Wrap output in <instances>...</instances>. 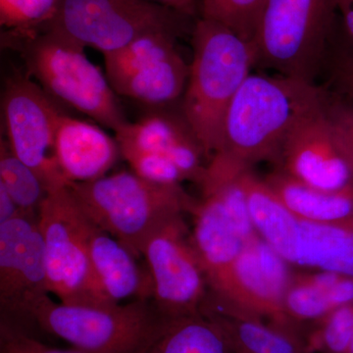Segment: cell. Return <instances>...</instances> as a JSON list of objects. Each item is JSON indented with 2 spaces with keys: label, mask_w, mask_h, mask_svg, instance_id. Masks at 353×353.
<instances>
[{
  "label": "cell",
  "mask_w": 353,
  "mask_h": 353,
  "mask_svg": "<svg viewBox=\"0 0 353 353\" xmlns=\"http://www.w3.org/2000/svg\"><path fill=\"white\" fill-rule=\"evenodd\" d=\"M7 143L20 160L38 174L48 190L67 185L55 157V137L63 113L30 77L15 73L2 94Z\"/></svg>",
  "instance_id": "obj_11"
},
{
  "label": "cell",
  "mask_w": 353,
  "mask_h": 353,
  "mask_svg": "<svg viewBox=\"0 0 353 353\" xmlns=\"http://www.w3.org/2000/svg\"><path fill=\"white\" fill-rule=\"evenodd\" d=\"M266 0H201V18L225 26L245 41H254Z\"/></svg>",
  "instance_id": "obj_25"
},
{
  "label": "cell",
  "mask_w": 353,
  "mask_h": 353,
  "mask_svg": "<svg viewBox=\"0 0 353 353\" xmlns=\"http://www.w3.org/2000/svg\"><path fill=\"white\" fill-rule=\"evenodd\" d=\"M115 139L119 148L165 155L185 181L201 185L208 160L183 116L153 114L136 123L128 122L115 132Z\"/></svg>",
  "instance_id": "obj_15"
},
{
  "label": "cell",
  "mask_w": 353,
  "mask_h": 353,
  "mask_svg": "<svg viewBox=\"0 0 353 353\" xmlns=\"http://www.w3.org/2000/svg\"><path fill=\"white\" fill-rule=\"evenodd\" d=\"M20 214H23V212L12 197L7 194L3 188L0 187V223L6 222Z\"/></svg>",
  "instance_id": "obj_32"
},
{
  "label": "cell",
  "mask_w": 353,
  "mask_h": 353,
  "mask_svg": "<svg viewBox=\"0 0 353 353\" xmlns=\"http://www.w3.org/2000/svg\"><path fill=\"white\" fill-rule=\"evenodd\" d=\"M7 36L9 46L22 54L30 75L50 97L114 132L127 124L106 75L88 59L85 48L48 30L8 31Z\"/></svg>",
  "instance_id": "obj_5"
},
{
  "label": "cell",
  "mask_w": 353,
  "mask_h": 353,
  "mask_svg": "<svg viewBox=\"0 0 353 353\" xmlns=\"http://www.w3.org/2000/svg\"><path fill=\"white\" fill-rule=\"evenodd\" d=\"M119 148L121 157L129 163L132 171L150 182L176 185L185 181L176 165L163 154L131 148Z\"/></svg>",
  "instance_id": "obj_28"
},
{
  "label": "cell",
  "mask_w": 353,
  "mask_h": 353,
  "mask_svg": "<svg viewBox=\"0 0 353 353\" xmlns=\"http://www.w3.org/2000/svg\"><path fill=\"white\" fill-rule=\"evenodd\" d=\"M59 0H0V24L15 32L39 31L55 12Z\"/></svg>",
  "instance_id": "obj_27"
},
{
  "label": "cell",
  "mask_w": 353,
  "mask_h": 353,
  "mask_svg": "<svg viewBox=\"0 0 353 353\" xmlns=\"http://www.w3.org/2000/svg\"><path fill=\"white\" fill-rule=\"evenodd\" d=\"M353 304V278L328 271L292 274L283 312L290 329L304 338L306 329L332 311Z\"/></svg>",
  "instance_id": "obj_20"
},
{
  "label": "cell",
  "mask_w": 353,
  "mask_h": 353,
  "mask_svg": "<svg viewBox=\"0 0 353 353\" xmlns=\"http://www.w3.org/2000/svg\"><path fill=\"white\" fill-rule=\"evenodd\" d=\"M338 14V0H266L253 44L256 64L314 83Z\"/></svg>",
  "instance_id": "obj_6"
},
{
  "label": "cell",
  "mask_w": 353,
  "mask_h": 353,
  "mask_svg": "<svg viewBox=\"0 0 353 353\" xmlns=\"http://www.w3.org/2000/svg\"><path fill=\"white\" fill-rule=\"evenodd\" d=\"M1 313L92 353H143L164 321L152 301L88 305L57 303L50 294H27Z\"/></svg>",
  "instance_id": "obj_2"
},
{
  "label": "cell",
  "mask_w": 353,
  "mask_h": 353,
  "mask_svg": "<svg viewBox=\"0 0 353 353\" xmlns=\"http://www.w3.org/2000/svg\"><path fill=\"white\" fill-rule=\"evenodd\" d=\"M143 353H234L224 332L208 316L165 319Z\"/></svg>",
  "instance_id": "obj_23"
},
{
  "label": "cell",
  "mask_w": 353,
  "mask_h": 353,
  "mask_svg": "<svg viewBox=\"0 0 353 353\" xmlns=\"http://www.w3.org/2000/svg\"><path fill=\"white\" fill-rule=\"evenodd\" d=\"M39 217L20 214L0 223V305L27 294H48L46 248Z\"/></svg>",
  "instance_id": "obj_14"
},
{
  "label": "cell",
  "mask_w": 353,
  "mask_h": 353,
  "mask_svg": "<svg viewBox=\"0 0 353 353\" xmlns=\"http://www.w3.org/2000/svg\"><path fill=\"white\" fill-rule=\"evenodd\" d=\"M288 265L260 236H255L243 246L223 289L218 294L209 292L289 329L283 312L285 290L292 276Z\"/></svg>",
  "instance_id": "obj_13"
},
{
  "label": "cell",
  "mask_w": 353,
  "mask_h": 353,
  "mask_svg": "<svg viewBox=\"0 0 353 353\" xmlns=\"http://www.w3.org/2000/svg\"><path fill=\"white\" fill-rule=\"evenodd\" d=\"M157 3L179 11V12L192 15L194 9V0H152Z\"/></svg>",
  "instance_id": "obj_34"
},
{
  "label": "cell",
  "mask_w": 353,
  "mask_h": 353,
  "mask_svg": "<svg viewBox=\"0 0 353 353\" xmlns=\"http://www.w3.org/2000/svg\"><path fill=\"white\" fill-rule=\"evenodd\" d=\"M48 294L69 304L113 305L102 292L90 252V220L68 185L50 190L39 211Z\"/></svg>",
  "instance_id": "obj_8"
},
{
  "label": "cell",
  "mask_w": 353,
  "mask_h": 353,
  "mask_svg": "<svg viewBox=\"0 0 353 353\" xmlns=\"http://www.w3.org/2000/svg\"><path fill=\"white\" fill-rule=\"evenodd\" d=\"M120 155L116 139L101 127L62 115L55 137V157L67 185L106 176Z\"/></svg>",
  "instance_id": "obj_17"
},
{
  "label": "cell",
  "mask_w": 353,
  "mask_h": 353,
  "mask_svg": "<svg viewBox=\"0 0 353 353\" xmlns=\"http://www.w3.org/2000/svg\"><path fill=\"white\" fill-rule=\"evenodd\" d=\"M70 190L85 214L137 257L150 236L167 221L192 214L196 199L181 185L150 182L121 171L88 183H71Z\"/></svg>",
  "instance_id": "obj_4"
},
{
  "label": "cell",
  "mask_w": 353,
  "mask_h": 353,
  "mask_svg": "<svg viewBox=\"0 0 353 353\" xmlns=\"http://www.w3.org/2000/svg\"><path fill=\"white\" fill-rule=\"evenodd\" d=\"M338 13H340L345 34L353 43V0H338Z\"/></svg>",
  "instance_id": "obj_33"
},
{
  "label": "cell",
  "mask_w": 353,
  "mask_h": 353,
  "mask_svg": "<svg viewBox=\"0 0 353 353\" xmlns=\"http://www.w3.org/2000/svg\"><path fill=\"white\" fill-rule=\"evenodd\" d=\"M348 58V59L350 60V61L352 62L353 63V52H352V55H350V57H347Z\"/></svg>",
  "instance_id": "obj_36"
},
{
  "label": "cell",
  "mask_w": 353,
  "mask_h": 353,
  "mask_svg": "<svg viewBox=\"0 0 353 353\" xmlns=\"http://www.w3.org/2000/svg\"><path fill=\"white\" fill-rule=\"evenodd\" d=\"M325 108L353 176V101L338 92L326 90Z\"/></svg>",
  "instance_id": "obj_29"
},
{
  "label": "cell",
  "mask_w": 353,
  "mask_h": 353,
  "mask_svg": "<svg viewBox=\"0 0 353 353\" xmlns=\"http://www.w3.org/2000/svg\"><path fill=\"white\" fill-rule=\"evenodd\" d=\"M292 265L353 278V219L322 224L299 218Z\"/></svg>",
  "instance_id": "obj_21"
},
{
  "label": "cell",
  "mask_w": 353,
  "mask_h": 353,
  "mask_svg": "<svg viewBox=\"0 0 353 353\" xmlns=\"http://www.w3.org/2000/svg\"><path fill=\"white\" fill-rule=\"evenodd\" d=\"M325 94L294 123L274 165L309 187L336 190L353 183V176L325 108Z\"/></svg>",
  "instance_id": "obj_12"
},
{
  "label": "cell",
  "mask_w": 353,
  "mask_h": 353,
  "mask_svg": "<svg viewBox=\"0 0 353 353\" xmlns=\"http://www.w3.org/2000/svg\"><path fill=\"white\" fill-rule=\"evenodd\" d=\"M183 215L167 221L141 250L152 275L153 305L165 319L201 313L209 294L205 271Z\"/></svg>",
  "instance_id": "obj_9"
},
{
  "label": "cell",
  "mask_w": 353,
  "mask_h": 353,
  "mask_svg": "<svg viewBox=\"0 0 353 353\" xmlns=\"http://www.w3.org/2000/svg\"><path fill=\"white\" fill-rule=\"evenodd\" d=\"M192 240L208 278L209 292L218 294L226 284L245 241L217 194L202 192L192 212Z\"/></svg>",
  "instance_id": "obj_16"
},
{
  "label": "cell",
  "mask_w": 353,
  "mask_h": 353,
  "mask_svg": "<svg viewBox=\"0 0 353 353\" xmlns=\"http://www.w3.org/2000/svg\"><path fill=\"white\" fill-rule=\"evenodd\" d=\"M0 187L23 213L39 217L50 190L31 167L16 157L6 139L0 143Z\"/></svg>",
  "instance_id": "obj_24"
},
{
  "label": "cell",
  "mask_w": 353,
  "mask_h": 353,
  "mask_svg": "<svg viewBox=\"0 0 353 353\" xmlns=\"http://www.w3.org/2000/svg\"><path fill=\"white\" fill-rule=\"evenodd\" d=\"M187 16L152 0H59L52 19L41 30L104 55L152 32L180 36Z\"/></svg>",
  "instance_id": "obj_7"
},
{
  "label": "cell",
  "mask_w": 353,
  "mask_h": 353,
  "mask_svg": "<svg viewBox=\"0 0 353 353\" xmlns=\"http://www.w3.org/2000/svg\"><path fill=\"white\" fill-rule=\"evenodd\" d=\"M352 336L353 304H350L309 325L304 345L307 353H347Z\"/></svg>",
  "instance_id": "obj_26"
},
{
  "label": "cell",
  "mask_w": 353,
  "mask_h": 353,
  "mask_svg": "<svg viewBox=\"0 0 353 353\" xmlns=\"http://www.w3.org/2000/svg\"><path fill=\"white\" fill-rule=\"evenodd\" d=\"M88 252L102 292L113 304L124 301H152L153 283L148 267L139 264L137 257L90 220Z\"/></svg>",
  "instance_id": "obj_18"
},
{
  "label": "cell",
  "mask_w": 353,
  "mask_h": 353,
  "mask_svg": "<svg viewBox=\"0 0 353 353\" xmlns=\"http://www.w3.org/2000/svg\"><path fill=\"white\" fill-rule=\"evenodd\" d=\"M201 313L224 332L234 353H307L299 334L210 292Z\"/></svg>",
  "instance_id": "obj_19"
},
{
  "label": "cell",
  "mask_w": 353,
  "mask_h": 353,
  "mask_svg": "<svg viewBox=\"0 0 353 353\" xmlns=\"http://www.w3.org/2000/svg\"><path fill=\"white\" fill-rule=\"evenodd\" d=\"M333 83L339 94L353 101V63L347 57L341 58L334 67Z\"/></svg>",
  "instance_id": "obj_31"
},
{
  "label": "cell",
  "mask_w": 353,
  "mask_h": 353,
  "mask_svg": "<svg viewBox=\"0 0 353 353\" xmlns=\"http://www.w3.org/2000/svg\"><path fill=\"white\" fill-rule=\"evenodd\" d=\"M347 353H353V336L352 339V341H350V347H348Z\"/></svg>",
  "instance_id": "obj_35"
},
{
  "label": "cell",
  "mask_w": 353,
  "mask_h": 353,
  "mask_svg": "<svg viewBox=\"0 0 353 353\" xmlns=\"http://www.w3.org/2000/svg\"><path fill=\"white\" fill-rule=\"evenodd\" d=\"M324 92L301 79L248 76L228 108L201 185L238 176L259 162L275 164L294 123Z\"/></svg>",
  "instance_id": "obj_1"
},
{
  "label": "cell",
  "mask_w": 353,
  "mask_h": 353,
  "mask_svg": "<svg viewBox=\"0 0 353 353\" xmlns=\"http://www.w3.org/2000/svg\"><path fill=\"white\" fill-rule=\"evenodd\" d=\"M263 180L285 208L301 219L322 224L353 219V183L340 190H318L277 169Z\"/></svg>",
  "instance_id": "obj_22"
},
{
  "label": "cell",
  "mask_w": 353,
  "mask_h": 353,
  "mask_svg": "<svg viewBox=\"0 0 353 353\" xmlns=\"http://www.w3.org/2000/svg\"><path fill=\"white\" fill-rule=\"evenodd\" d=\"M0 353H92L73 347L58 350L48 347L30 336L27 332L11 323L1 320L0 326Z\"/></svg>",
  "instance_id": "obj_30"
},
{
  "label": "cell",
  "mask_w": 353,
  "mask_h": 353,
  "mask_svg": "<svg viewBox=\"0 0 353 353\" xmlns=\"http://www.w3.org/2000/svg\"><path fill=\"white\" fill-rule=\"evenodd\" d=\"M192 50L183 116L209 162L219 146L228 108L256 64V50L252 41L203 18L192 29Z\"/></svg>",
  "instance_id": "obj_3"
},
{
  "label": "cell",
  "mask_w": 353,
  "mask_h": 353,
  "mask_svg": "<svg viewBox=\"0 0 353 353\" xmlns=\"http://www.w3.org/2000/svg\"><path fill=\"white\" fill-rule=\"evenodd\" d=\"M179 34H145L104 54L105 75L116 94L152 106L168 105L185 92L190 67L176 48Z\"/></svg>",
  "instance_id": "obj_10"
}]
</instances>
